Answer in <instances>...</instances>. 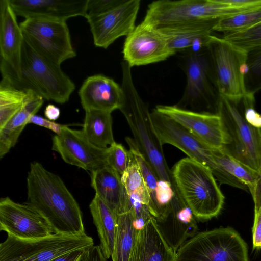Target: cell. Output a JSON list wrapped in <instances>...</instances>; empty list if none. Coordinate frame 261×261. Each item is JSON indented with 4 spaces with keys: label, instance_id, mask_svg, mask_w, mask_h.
<instances>
[{
    "label": "cell",
    "instance_id": "cell-1",
    "mask_svg": "<svg viewBox=\"0 0 261 261\" xmlns=\"http://www.w3.org/2000/svg\"><path fill=\"white\" fill-rule=\"evenodd\" d=\"M27 184L26 202L46 219L55 233H85L79 205L58 175L35 162L30 165Z\"/></svg>",
    "mask_w": 261,
    "mask_h": 261
},
{
    "label": "cell",
    "instance_id": "cell-2",
    "mask_svg": "<svg viewBox=\"0 0 261 261\" xmlns=\"http://www.w3.org/2000/svg\"><path fill=\"white\" fill-rule=\"evenodd\" d=\"M0 69L2 78L17 88L32 90L44 99L59 103L67 102L75 88L60 65L39 54L24 39L19 69L13 70L1 60Z\"/></svg>",
    "mask_w": 261,
    "mask_h": 261
},
{
    "label": "cell",
    "instance_id": "cell-3",
    "mask_svg": "<svg viewBox=\"0 0 261 261\" xmlns=\"http://www.w3.org/2000/svg\"><path fill=\"white\" fill-rule=\"evenodd\" d=\"M121 88L123 100L119 110L124 115L134 136V140L160 180L170 183L177 197H179L171 170L165 159L163 145L152 125L147 105L138 93L133 82L131 67L121 62Z\"/></svg>",
    "mask_w": 261,
    "mask_h": 261
},
{
    "label": "cell",
    "instance_id": "cell-4",
    "mask_svg": "<svg viewBox=\"0 0 261 261\" xmlns=\"http://www.w3.org/2000/svg\"><path fill=\"white\" fill-rule=\"evenodd\" d=\"M171 172L178 193L197 221L219 215L225 197L208 167L187 157L177 162Z\"/></svg>",
    "mask_w": 261,
    "mask_h": 261
},
{
    "label": "cell",
    "instance_id": "cell-5",
    "mask_svg": "<svg viewBox=\"0 0 261 261\" xmlns=\"http://www.w3.org/2000/svg\"><path fill=\"white\" fill-rule=\"evenodd\" d=\"M243 11L222 0H159L148 5L143 21L158 29L215 26L219 19Z\"/></svg>",
    "mask_w": 261,
    "mask_h": 261
},
{
    "label": "cell",
    "instance_id": "cell-6",
    "mask_svg": "<svg viewBox=\"0 0 261 261\" xmlns=\"http://www.w3.org/2000/svg\"><path fill=\"white\" fill-rule=\"evenodd\" d=\"M140 0H88L85 17L96 47L108 48L135 28Z\"/></svg>",
    "mask_w": 261,
    "mask_h": 261
},
{
    "label": "cell",
    "instance_id": "cell-7",
    "mask_svg": "<svg viewBox=\"0 0 261 261\" xmlns=\"http://www.w3.org/2000/svg\"><path fill=\"white\" fill-rule=\"evenodd\" d=\"M210 70L219 95L239 105L249 96L245 86L246 53L214 35L206 46Z\"/></svg>",
    "mask_w": 261,
    "mask_h": 261
},
{
    "label": "cell",
    "instance_id": "cell-8",
    "mask_svg": "<svg viewBox=\"0 0 261 261\" xmlns=\"http://www.w3.org/2000/svg\"><path fill=\"white\" fill-rule=\"evenodd\" d=\"M154 130L162 144L172 145L194 160L208 167L217 181L245 191L246 186L228 173L214 158L212 149L187 129L155 109L150 112Z\"/></svg>",
    "mask_w": 261,
    "mask_h": 261
},
{
    "label": "cell",
    "instance_id": "cell-9",
    "mask_svg": "<svg viewBox=\"0 0 261 261\" xmlns=\"http://www.w3.org/2000/svg\"><path fill=\"white\" fill-rule=\"evenodd\" d=\"M177 261H249L248 246L230 226L197 232L177 251Z\"/></svg>",
    "mask_w": 261,
    "mask_h": 261
},
{
    "label": "cell",
    "instance_id": "cell-10",
    "mask_svg": "<svg viewBox=\"0 0 261 261\" xmlns=\"http://www.w3.org/2000/svg\"><path fill=\"white\" fill-rule=\"evenodd\" d=\"M94 245L86 233L76 236L54 233L34 240L7 236L0 244V261H50L65 253Z\"/></svg>",
    "mask_w": 261,
    "mask_h": 261
},
{
    "label": "cell",
    "instance_id": "cell-11",
    "mask_svg": "<svg viewBox=\"0 0 261 261\" xmlns=\"http://www.w3.org/2000/svg\"><path fill=\"white\" fill-rule=\"evenodd\" d=\"M185 52L182 65L187 84L175 106L197 112L217 114L219 94L211 74L206 48Z\"/></svg>",
    "mask_w": 261,
    "mask_h": 261
},
{
    "label": "cell",
    "instance_id": "cell-12",
    "mask_svg": "<svg viewBox=\"0 0 261 261\" xmlns=\"http://www.w3.org/2000/svg\"><path fill=\"white\" fill-rule=\"evenodd\" d=\"M238 105L219 95L217 114L231 139L226 149L235 158L261 172V129L250 124Z\"/></svg>",
    "mask_w": 261,
    "mask_h": 261
},
{
    "label": "cell",
    "instance_id": "cell-13",
    "mask_svg": "<svg viewBox=\"0 0 261 261\" xmlns=\"http://www.w3.org/2000/svg\"><path fill=\"white\" fill-rule=\"evenodd\" d=\"M24 40L37 52L61 65L76 55L66 21L30 18L20 24Z\"/></svg>",
    "mask_w": 261,
    "mask_h": 261
},
{
    "label": "cell",
    "instance_id": "cell-14",
    "mask_svg": "<svg viewBox=\"0 0 261 261\" xmlns=\"http://www.w3.org/2000/svg\"><path fill=\"white\" fill-rule=\"evenodd\" d=\"M155 109L173 119L213 149H227L231 144L218 114L192 111L175 105H158Z\"/></svg>",
    "mask_w": 261,
    "mask_h": 261
},
{
    "label": "cell",
    "instance_id": "cell-15",
    "mask_svg": "<svg viewBox=\"0 0 261 261\" xmlns=\"http://www.w3.org/2000/svg\"><path fill=\"white\" fill-rule=\"evenodd\" d=\"M122 53L131 68L163 61L174 55L165 34L143 21L126 36Z\"/></svg>",
    "mask_w": 261,
    "mask_h": 261
},
{
    "label": "cell",
    "instance_id": "cell-16",
    "mask_svg": "<svg viewBox=\"0 0 261 261\" xmlns=\"http://www.w3.org/2000/svg\"><path fill=\"white\" fill-rule=\"evenodd\" d=\"M0 230L8 236L23 240L38 239L55 233L48 222L34 207L8 197L0 200Z\"/></svg>",
    "mask_w": 261,
    "mask_h": 261
},
{
    "label": "cell",
    "instance_id": "cell-17",
    "mask_svg": "<svg viewBox=\"0 0 261 261\" xmlns=\"http://www.w3.org/2000/svg\"><path fill=\"white\" fill-rule=\"evenodd\" d=\"M52 149L59 153L66 163L91 172L107 166V148L92 145L82 130L66 125L53 138Z\"/></svg>",
    "mask_w": 261,
    "mask_h": 261
},
{
    "label": "cell",
    "instance_id": "cell-18",
    "mask_svg": "<svg viewBox=\"0 0 261 261\" xmlns=\"http://www.w3.org/2000/svg\"><path fill=\"white\" fill-rule=\"evenodd\" d=\"M17 16L66 21L86 13L88 0H9Z\"/></svg>",
    "mask_w": 261,
    "mask_h": 261
},
{
    "label": "cell",
    "instance_id": "cell-19",
    "mask_svg": "<svg viewBox=\"0 0 261 261\" xmlns=\"http://www.w3.org/2000/svg\"><path fill=\"white\" fill-rule=\"evenodd\" d=\"M78 93L85 111L97 110L112 112L119 110L123 100L121 86L112 79L101 74L88 77Z\"/></svg>",
    "mask_w": 261,
    "mask_h": 261
},
{
    "label": "cell",
    "instance_id": "cell-20",
    "mask_svg": "<svg viewBox=\"0 0 261 261\" xmlns=\"http://www.w3.org/2000/svg\"><path fill=\"white\" fill-rule=\"evenodd\" d=\"M155 220L163 238L176 251L198 230L197 220L184 201H173L167 214Z\"/></svg>",
    "mask_w": 261,
    "mask_h": 261
},
{
    "label": "cell",
    "instance_id": "cell-21",
    "mask_svg": "<svg viewBox=\"0 0 261 261\" xmlns=\"http://www.w3.org/2000/svg\"><path fill=\"white\" fill-rule=\"evenodd\" d=\"M128 261H177V251L163 238L154 217L138 231Z\"/></svg>",
    "mask_w": 261,
    "mask_h": 261
},
{
    "label": "cell",
    "instance_id": "cell-22",
    "mask_svg": "<svg viewBox=\"0 0 261 261\" xmlns=\"http://www.w3.org/2000/svg\"><path fill=\"white\" fill-rule=\"evenodd\" d=\"M16 16L9 0L0 1L1 60L15 71L19 68L24 41Z\"/></svg>",
    "mask_w": 261,
    "mask_h": 261
},
{
    "label": "cell",
    "instance_id": "cell-23",
    "mask_svg": "<svg viewBox=\"0 0 261 261\" xmlns=\"http://www.w3.org/2000/svg\"><path fill=\"white\" fill-rule=\"evenodd\" d=\"M91 186L99 197L116 214L130 210V201L121 176L109 166L91 172Z\"/></svg>",
    "mask_w": 261,
    "mask_h": 261
},
{
    "label": "cell",
    "instance_id": "cell-24",
    "mask_svg": "<svg viewBox=\"0 0 261 261\" xmlns=\"http://www.w3.org/2000/svg\"><path fill=\"white\" fill-rule=\"evenodd\" d=\"M216 162L247 187L254 204V212L261 206V172L241 162L226 149H212Z\"/></svg>",
    "mask_w": 261,
    "mask_h": 261
},
{
    "label": "cell",
    "instance_id": "cell-25",
    "mask_svg": "<svg viewBox=\"0 0 261 261\" xmlns=\"http://www.w3.org/2000/svg\"><path fill=\"white\" fill-rule=\"evenodd\" d=\"M44 98L32 90H28L27 99L22 108L0 128V157L3 158L17 143L18 139L30 118L42 107Z\"/></svg>",
    "mask_w": 261,
    "mask_h": 261
},
{
    "label": "cell",
    "instance_id": "cell-26",
    "mask_svg": "<svg viewBox=\"0 0 261 261\" xmlns=\"http://www.w3.org/2000/svg\"><path fill=\"white\" fill-rule=\"evenodd\" d=\"M89 208L100 240V247L108 259L113 251L117 225V214L99 197L95 195Z\"/></svg>",
    "mask_w": 261,
    "mask_h": 261
},
{
    "label": "cell",
    "instance_id": "cell-27",
    "mask_svg": "<svg viewBox=\"0 0 261 261\" xmlns=\"http://www.w3.org/2000/svg\"><path fill=\"white\" fill-rule=\"evenodd\" d=\"M214 27L207 25L159 30L166 36L170 48L175 54L189 50L201 51L205 48Z\"/></svg>",
    "mask_w": 261,
    "mask_h": 261
},
{
    "label": "cell",
    "instance_id": "cell-28",
    "mask_svg": "<svg viewBox=\"0 0 261 261\" xmlns=\"http://www.w3.org/2000/svg\"><path fill=\"white\" fill-rule=\"evenodd\" d=\"M111 113L97 110L85 111L82 130L89 142L98 148L106 149L115 142Z\"/></svg>",
    "mask_w": 261,
    "mask_h": 261
},
{
    "label": "cell",
    "instance_id": "cell-29",
    "mask_svg": "<svg viewBox=\"0 0 261 261\" xmlns=\"http://www.w3.org/2000/svg\"><path fill=\"white\" fill-rule=\"evenodd\" d=\"M138 230L134 222L132 212L117 214L116 231L112 261H128Z\"/></svg>",
    "mask_w": 261,
    "mask_h": 261
},
{
    "label": "cell",
    "instance_id": "cell-30",
    "mask_svg": "<svg viewBox=\"0 0 261 261\" xmlns=\"http://www.w3.org/2000/svg\"><path fill=\"white\" fill-rule=\"evenodd\" d=\"M28 90L17 88L5 79L0 83V128L23 106Z\"/></svg>",
    "mask_w": 261,
    "mask_h": 261
},
{
    "label": "cell",
    "instance_id": "cell-31",
    "mask_svg": "<svg viewBox=\"0 0 261 261\" xmlns=\"http://www.w3.org/2000/svg\"><path fill=\"white\" fill-rule=\"evenodd\" d=\"M261 22V6L219 19L214 31L231 33L245 30Z\"/></svg>",
    "mask_w": 261,
    "mask_h": 261
},
{
    "label": "cell",
    "instance_id": "cell-32",
    "mask_svg": "<svg viewBox=\"0 0 261 261\" xmlns=\"http://www.w3.org/2000/svg\"><path fill=\"white\" fill-rule=\"evenodd\" d=\"M132 154L130 165L121 175L122 181L129 197L148 206L150 196L140 167Z\"/></svg>",
    "mask_w": 261,
    "mask_h": 261
},
{
    "label": "cell",
    "instance_id": "cell-33",
    "mask_svg": "<svg viewBox=\"0 0 261 261\" xmlns=\"http://www.w3.org/2000/svg\"><path fill=\"white\" fill-rule=\"evenodd\" d=\"M246 53L245 86L247 95L254 97V94L261 90V46Z\"/></svg>",
    "mask_w": 261,
    "mask_h": 261
},
{
    "label": "cell",
    "instance_id": "cell-34",
    "mask_svg": "<svg viewBox=\"0 0 261 261\" xmlns=\"http://www.w3.org/2000/svg\"><path fill=\"white\" fill-rule=\"evenodd\" d=\"M222 38L238 49L246 52L261 46V22L245 30L224 34Z\"/></svg>",
    "mask_w": 261,
    "mask_h": 261
},
{
    "label": "cell",
    "instance_id": "cell-35",
    "mask_svg": "<svg viewBox=\"0 0 261 261\" xmlns=\"http://www.w3.org/2000/svg\"><path fill=\"white\" fill-rule=\"evenodd\" d=\"M132 158L130 150H127L121 144L115 142L107 148V165L121 176L128 168Z\"/></svg>",
    "mask_w": 261,
    "mask_h": 261
},
{
    "label": "cell",
    "instance_id": "cell-36",
    "mask_svg": "<svg viewBox=\"0 0 261 261\" xmlns=\"http://www.w3.org/2000/svg\"><path fill=\"white\" fill-rule=\"evenodd\" d=\"M253 250L261 249V206L254 212V220L252 228Z\"/></svg>",
    "mask_w": 261,
    "mask_h": 261
},
{
    "label": "cell",
    "instance_id": "cell-37",
    "mask_svg": "<svg viewBox=\"0 0 261 261\" xmlns=\"http://www.w3.org/2000/svg\"><path fill=\"white\" fill-rule=\"evenodd\" d=\"M29 123H33L50 129L56 134H58L62 128L66 126V125L60 124L37 115L33 116L30 118Z\"/></svg>",
    "mask_w": 261,
    "mask_h": 261
},
{
    "label": "cell",
    "instance_id": "cell-38",
    "mask_svg": "<svg viewBox=\"0 0 261 261\" xmlns=\"http://www.w3.org/2000/svg\"><path fill=\"white\" fill-rule=\"evenodd\" d=\"M80 261H107L99 245L93 246L85 253Z\"/></svg>",
    "mask_w": 261,
    "mask_h": 261
},
{
    "label": "cell",
    "instance_id": "cell-39",
    "mask_svg": "<svg viewBox=\"0 0 261 261\" xmlns=\"http://www.w3.org/2000/svg\"><path fill=\"white\" fill-rule=\"evenodd\" d=\"M88 249H76L59 256L50 261H80Z\"/></svg>",
    "mask_w": 261,
    "mask_h": 261
},
{
    "label": "cell",
    "instance_id": "cell-40",
    "mask_svg": "<svg viewBox=\"0 0 261 261\" xmlns=\"http://www.w3.org/2000/svg\"><path fill=\"white\" fill-rule=\"evenodd\" d=\"M44 115L50 121L57 120L60 115V109L53 104L47 105L44 111Z\"/></svg>",
    "mask_w": 261,
    "mask_h": 261
}]
</instances>
